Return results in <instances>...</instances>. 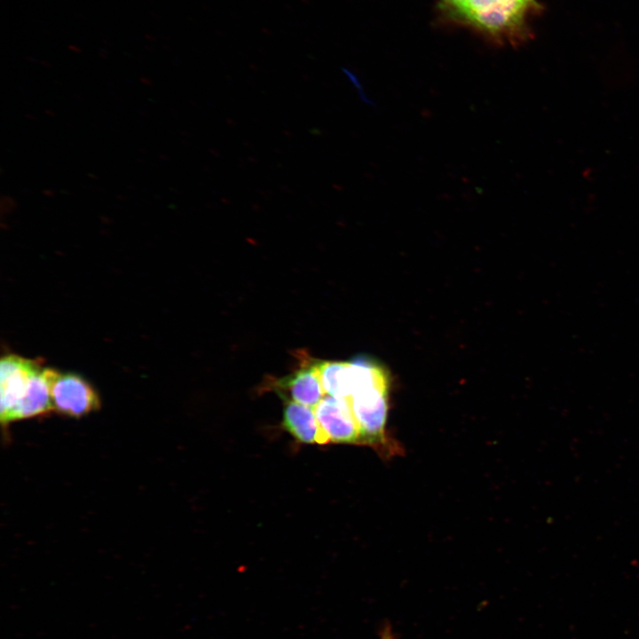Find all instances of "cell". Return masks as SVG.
<instances>
[{
    "label": "cell",
    "mask_w": 639,
    "mask_h": 639,
    "mask_svg": "<svg viewBox=\"0 0 639 639\" xmlns=\"http://www.w3.org/2000/svg\"><path fill=\"white\" fill-rule=\"evenodd\" d=\"M532 0H468L458 12L494 36H509L524 21Z\"/></svg>",
    "instance_id": "1"
},
{
    "label": "cell",
    "mask_w": 639,
    "mask_h": 639,
    "mask_svg": "<svg viewBox=\"0 0 639 639\" xmlns=\"http://www.w3.org/2000/svg\"><path fill=\"white\" fill-rule=\"evenodd\" d=\"M51 398L54 412L75 418L86 415L100 406L98 392L83 376L53 368Z\"/></svg>",
    "instance_id": "2"
},
{
    "label": "cell",
    "mask_w": 639,
    "mask_h": 639,
    "mask_svg": "<svg viewBox=\"0 0 639 639\" xmlns=\"http://www.w3.org/2000/svg\"><path fill=\"white\" fill-rule=\"evenodd\" d=\"M41 364L16 354L0 360V419L3 425L12 422L13 414L28 395L33 375Z\"/></svg>",
    "instance_id": "3"
},
{
    "label": "cell",
    "mask_w": 639,
    "mask_h": 639,
    "mask_svg": "<svg viewBox=\"0 0 639 639\" xmlns=\"http://www.w3.org/2000/svg\"><path fill=\"white\" fill-rule=\"evenodd\" d=\"M328 442L360 444V432L349 400L325 396L314 407Z\"/></svg>",
    "instance_id": "4"
},
{
    "label": "cell",
    "mask_w": 639,
    "mask_h": 639,
    "mask_svg": "<svg viewBox=\"0 0 639 639\" xmlns=\"http://www.w3.org/2000/svg\"><path fill=\"white\" fill-rule=\"evenodd\" d=\"M272 385L280 397L313 408L326 396L316 363L304 364L292 375L276 380Z\"/></svg>",
    "instance_id": "5"
},
{
    "label": "cell",
    "mask_w": 639,
    "mask_h": 639,
    "mask_svg": "<svg viewBox=\"0 0 639 639\" xmlns=\"http://www.w3.org/2000/svg\"><path fill=\"white\" fill-rule=\"evenodd\" d=\"M283 426L298 441L328 443L318 422L313 407L284 398Z\"/></svg>",
    "instance_id": "6"
},
{
    "label": "cell",
    "mask_w": 639,
    "mask_h": 639,
    "mask_svg": "<svg viewBox=\"0 0 639 639\" xmlns=\"http://www.w3.org/2000/svg\"><path fill=\"white\" fill-rule=\"evenodd\" d=\"M316 364L326 395L348 400V362L321 361Z\"/></svg>",
    "instance_id": "7"
},
{
    "label": "cell",
    "mask_w": 639,
    "mask_h": 639,
    "mask_svg": "<svg viewBox=\"0 0 639 639\" xmlns=\"http://www.w3.org/2000/svg\"><path fill=\"white\" fill-rule=\"evenodd\" d=\"M451 6H453L458 13L466 4L468 0H446Z\"/></svg>",
    "instance_id": "8"
},
{
    "label": "cell",
    "mask_w": 639,
    "mask_h": 639,
    "mask_svg": "<svg viewBox=\"0 0 639 639\" xmlns=\"http://www.w3.org/2000/svg\"><path fill=\"white\" fill-rule=\"evenodd\" d=\"M380 639H394L391 629L389 626L385 627L382 632Z\"/></svg>",
    "instance_id": "9"
}]
</instances>
